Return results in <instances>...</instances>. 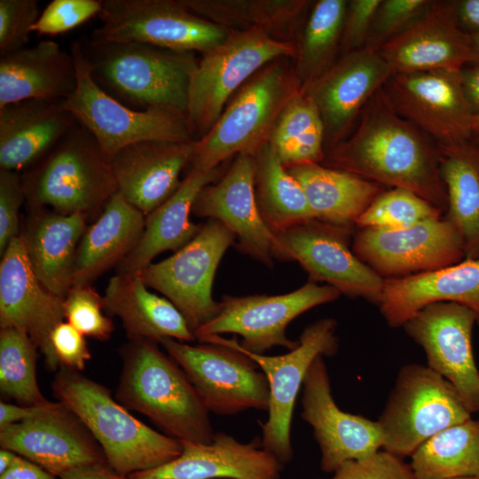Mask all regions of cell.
I'll return each instance as SVG.
<instances>
[{"label":"cell","instance_id":"6da1fadb","mask_svg":"<svg viewBox=\"0 0 479 479\" xmlns=\"http://www.w3.org/2000/svg\"><path fill=\"white\" fill-rule=\"evenodd\" d=\"M327 167L405 189L445 213L447 192L438 145L401 116L383 88L362 110L355 130L326 152Z\"/></svg>","mask_w":479,"mask_h":479},{"label":"cell","instance_id":"7a4b0ae2","mask_svg":"<svg viewBox=\"0 0 479 479\" xmlns=\"http://www.w3.org/2000/svg\"><path fill=\"white\" fill-rule=\"evenodd\" d=\"M158 345L140 339L122 346L116 400L177 440L210 443L215 432L209 411L185 371Z\"/></svg>","mask_w":479,"mask_h":479},{"label":"cell","instance_id":"3957f363","mask_svg":"<svg viewBox=\"0 0 479 479\" xmlns=\"http://www.w3.org/2000/svg\"><path fill=\"white\" fill-rule=\"evenodd\" d=\"M79 41L93 80L110 96L136 110L165 108L186 117L199 62L194 52L134 42Z\"/></svg>","mask_w":479,"mask_h":479},{"label":"cell","instance_id":"277c9868","mask_svg":"<svg viewBox=\"0 0 479 479\" xmlns=\"http://www.w3.org/2000/svg\"><path fill=\"white\" fill-rule=\"evenodd\" d=\"M58 401L68 407L99 444L108 467L130 475L177 458L182 445L133 416L104 385L60 366L51 383Z\"/></svg>","mask_w":479,"mask_h":479},{"label":"cell","instance_id":"5b68a950","mask_svg":"<svg viewBox=\"0 0 479 479\" xmlns=\"http://www.w3.org/2000/svg\"><path fill=\"white\" fill-rule=\"evenodd\" d=\"M21 177L31 208L63 215H95L118 192L110 161L78 122Z\"/></svg>","mask_w":479,"mask_h":479},{"label":"cell","instance_id":"8992f818","mask_svg":"<svg viewBox=\"0 0 479 479\" xmlns=\"http://www.w3.org/2000/svg\"><path fill=\"white\" fill-rule=\"evenodd\" d=\"M289 58L258 71L238 91L211 130L198 140L188 172L218 168L232 155H255L269 141L272 128L302 86Z\"/></svg>","mask_w":479,"mask_h":479},{"label":"cell","instance_id":"52a82bcc","mask_svg":"<svg viewBox=\"0 0 479 479\" xmlns=\"http://www.w3.org/2000/svg\"><path fill=\"white\" fill-rule=\"evenodd\" d=\"M295 43L276 39L260 27L232 30L227 39L202 53L192 74L186 121L194 140L216 124L233 93L269 63L294 59Z\"/></svg>","mask_w":479,"mask_h":479},{"label":"cell","instance_id":"ba28073f","mask_svg":"<svg viewBox=\"0 0 479 479\" xmlns=\"http://www.w3.org/2000/svg\"><path fill=\"white\" fill-rule=\"evenodd\" d=\"M70 52L77 84L66 100V108L95 137L110 161L121 149L144 141L194 140L185 114L165 108L135 110L106 93L93 80L79 40Z\"/></svg>","mask_w":479,"mask_h":479},{"label":"cell","instance_id":"9c48e42d","mask_svg":"<svg viewBox=\"0 0 479 479\" xmlns=\"http://www.w3.org/2000/svg\"><path fill=\"white\" fill-rule=\"evenodd\" d=\"M471 414L444 378L428 365H406L399 370L377 420L382 449L411 457L433 436L471 419Z\"/></svg>","mask_w":479,"mask_h":479},{"label":"cell","instance_id":"30bf717a","mask_svg":"<svg viewBox=\"0 0 479 479\" xmlns=\"http://www.w3.org/2000/svg\"><path fill=\"white\" fill-rule=\"evenodd\" d=\"M336 327L337 322L334 318L318 319L304 328L294 349L279 356L249 352L237 340L220 335L199 341L234 349L250 357L263 371L268 381L270 399L268 418L259 423L261 441L263 446L284 465L293 458L291 424L296 397L313 361L319 356L332 357L337 353Z\"/></svg>","mask_w":479,"mask_h":479},{"label":"cell","instance_id":"8fae6325","mask_svg":"<svg viewBox=\"0 0 479 479\" xmlns=\"http://www.w3.org/2000/svg\"><path fill=\"white\" fill-rule=\"evenodd\" d=\"M95 42H134L204 53L230 31L184 7L178 0H102Z\"/></svg>","mask_w":479,"mask_h":479},{"label":"cell","instance_id":"7c38bea8","mask_svg":"<svg viewBox=\"0 0 479 479\" xmlns=\"http://www.w3.org/2000/svg\"><path fill=\"white\" fill-rule=\"evenodd\" d=\"M235 236L224 224L208 219L197 235L171 256L152 263L137 275L160 292L183 314L193 334L215 317L214 278Z\"/></svg>","mask_w":479,"mask_h":479},{"label":"cell","instance_id":"4fadbf2b","mask_svg":"<svg viewBox=\"0 0 479 479\" xmlns=\"http://www.w3.org/2000/svg\"><path fill=\"white\" fill-rule=\"evenodd\" d=\"M159 344L185 371L209 412L232 415L248 409L268 410L267 379L247 355L216 343L189 345L164 338Z\"/></svg>","mask_w":479,"mask_h":479},{"label":"cell","instance_id":"5bb4252c","mask_svg":"<svg viewBox=\"0 0 479 479\" xmlns=\"http://www.w3.org/2000/svg\"><path fill=\"white\" fill-rule=\"evenodd\" d=\"M340 292L328 285L309 281L290 293L246 296L224 295L213 318L194 331L196 340L235 334L240 346L249 352L263 354L277 347L290 349L298 341L286 334L287 326L307 310L335 301Z\"/></svg>","mask_w":479,"mask_h":479},{"label":"cell","instance_id":"9a60e30c","mask_svg":"<svg viewBox=\"0 0 479 479\" xmlns=\"http://www.w3.org/2000/svg\"><path fill=\"white\" fill-rule=\"evenodd\" d=\"M351 231L313 219L276 233L273 256L297 262L311 282H324L340 294L378 304L384 279L349 247Z\"/></svg>","mask_w":479,"mask_h":479},{"label":"cell","instance_id":"2e32d148","mask_svg":"<svg viewBox=\"0 0 479 479\" xmlns=\"http://www.w3.org/2000/svg\"><path fill=\"white\" fill-rule=\"evenodd\" d=\"M355 255L384 279L430 272L465 259L462 238L444 216L403 229L361 228Z\"/></svg>","mask_w":479,"mask_h":479},{"label":"cell","instance_id":"e0dca14e","mask_svg":"<svg viewBox=\"0 0 479 479\" xmlns=\"http://www.w3.org/2000/svg\"><path fill=\"white\" fill-rule=\"evenodd\" d=\"M394 109L439 146L474 137L461 70L396 74L383 86Z\"/></svg>","mask_w":479,"mask_h":479},{"label":"cell","instance_id":"ac0fdd59","mask_svg":"<svg viewBox=\"0 0 479 479\" xmlns=\"http://www.w3.org/2000/svg\"><path fill=\"white\" fill-rule=\"evenodd\" d=\"M0 446L61 479L85 468L108 466L99 444L63 403L52 402L39 414L0 429Z\"/></svg>","mask_w":479,"mask_h":479},{"label":"cell","instance_id":"d6986e66","mask_svg":"<svg viewBox=\"0 0 479 479\" xmlns=\"http://www.w3.org/2000/svg\"><path fill=\"white\" fill-rule=\"evenodd\" d=\"M476 318L467 308L452 302L430 303L403 327L424 350L428 366L454 388L473 412H479V370L472 346Z\"/></svg>","mask_w":479,"mask_h":479},{"label":"cell","instance_id":"ffe728a7","mask_svg":"<svg viewBox=\"0 0 479 479\" xmlns=\"http://www.w3.org/2000/svg\"><path fill=\"white\" fill-rule=\"evenodd\" d=\"M302 390L301 416L313 429L324 472L334 473L344 462L365 458L382 448L377 420L344 412L336 404L322 356L309 368Z\"/></svg>","mask_w":479,"mask_h":479},{"label":"cell","instance_id":"44dd1931","mask_svg":"<svg viewBox=\"0 0 479 479\" xmlns=\"http://www.w3.org/2000/svg\"><path fill=\"white\" fill-rule=\"evenodd\" d=\"M64 318V299L38 280L20 234L9 243L0 263V327L28 335L43 354L46 369L57 372L60 365L51 334Z\"/></svg>","mask_w":479,"mask_h":479},{"label":"cell","instance_id":"7402d4cb","mask_svg":"<svg viewBox=\"0 0 479 479\" xmlns=\"http://www.w3.org/2000/svg\"><path fill=\"white\" fill-rule=\"evenodd\" d=\"M393 75L379 51L364 47L341 55L322 75L302 88L319 111L326 152L347 137L365 105Z\"/></svg>","mask_w":479,"mask_h":479},{"label":"cell","instance_id":"603a6c76","mask_svg":"<svg viewBox=\"0 0 479 479\" xmlns=\"http://www.w3.org/2000/svg\"><path fill=\"white\" fill-rule=\"evenodd\" d=\"M255 173L254 155H236L225 173L199 192L192 214L218 221L233 233L240 252L264 264H271L275 234L259 212Z\"/></svg>","mask_w":479,"mask_h":479},{"label":"cell","instance_id":"cb8c5ba5","mask_svg":"<svg viewBox=\"0 0 479 479\" xmlns=\"http://www.w3.org/2000/svg\"><path fill=\"white\" fill-rule=\"evenodd\" d=\"M378 51L394 75L461 70L472 63L471 37L459 24L457 1H433Z\"/></svg>","mask_w":479,"mask_h":479},{"label":"cell","instance_id":"d4e9b609","mask_svg":"<svg viewBox=\"0 0 479 479\" xmlns=\"http://www.w3.org/2000/svg\"><path fill=\"white\" fill-rule=\"evenodd\" d=\"M181 454L161 467L130 475L131 479H279L284 464L261 438L241 443L216 432L210 443L180 441Z\"/></svg>","mask_w":479,"mask_h":479},{"label":"cell","instance_id":"484cf974","mask_svg":"<svg viewBox=\"0 0 479 479\" xmlns=\"http://www.w3.org/2000/svg\"><path fill=\"white\" fill-rule=\"evenodd\" d=\"M194 144L144 141L121 149L110 161L118 192L146 216L178 188Z\"/></svg>","mask_w":479,"mask_h":479},{"label":"cell","instance_id":"4316f807","mask_svg":"<svg viewBox=\"0 0 479 479\" xmlns=\"http://www.w3.org/2000/svg\"><path fill=\"white\" fill-rule=\"evenodd\" d=\"M452 302L469 309L479 325V259L404 278L386 279L380 311L391 327H400L423 307Z\"/></svg>","mask_w":479,"mask_h":479},{"label":"cell","instance_id":"83f0119b","mask_svg":"<svg viewBox=\"0 0 479 479\" xmlns=\"http://www.w3.org/2000/svg\"><path fill=\"white\" fill-rule=\"evenodd\" d=\"M76 122L64 100L27 99L0 107V169L30 168Z\"/></svg>","mask_w":479,"mask_h":479},{"label":"cell","instance_id":"f1b7e54d","mask_svg":"<svg viewBox=\"0 0 479 479\" xmlns=\"http://www.w3.org/2000/svg\"><path fill=\"white\" fill-rule=\"evenodd\" d=\"M76 84L72 53L55 41L0 57V107L27 99L66 100Z\"/></svg>","mask_w":479,"mask_h":479},{"label":"cell","instance_id":"f546056e","mask_svg":"<svg viewBox=\"0 0 479 479\" xmlns=\"http://www.w3.org/2000/svg\"><path fill=\"white\" fill-rule=\"evenodd\" d=\"M221 166L210 170L190 171L175 192L145 216L143 233L134 249L116 266L119 274H137L161 253L177 252L187 245L202 225L190 219L199 192L217 180Z\"/></svg>","mask_w":479,"mask_h":479},{"label":"cell","instance_id":"4dcf8cb0","mask_svg":"<svg viewBox=\"0 0 479 479\" xmlns=\"http://www.w3.org/2000/svg\"><path fill=\"white\" fill-rule=\"evenodd\" d=\"M33 209V217L20 234L29 263L42 285L64 299L72 287L75 254L88 216Z\"/></svg>","mask_w":479,"mask_h":479},{"label":"cell","instance_id":"1f68e13d","mask_svg":"<svg viewBox=\"0 0 479 479\" xmlns=\"http://www.w3.org/2000/svg\"><path fill=\"white\" fill-rule=\"evenodd\" d=\"M105 310L117 316L130 340L160 342L171 338L184 342L196 340L188 322L167 298L151 293L137 274L113 276L107 284Z\"/></svg>","mask_w":479,"mask_h":479},{"label":"cell","instance_id":"d6a6232c","mask_svg":"<svg viewBox=\"0 0 479 479\" xmlns=\"http://www.w3.org/2000/svg\"><path fill=\"white\" fill-rule=\"evenodd\" d=\"M145 223V216L117 192L80 240L72 287L91 285L117 266L137 246Z\"/></svg>","mask_w":479,"mask_h":479},{"label":"cell","instance_id":"836d02e7","mask_svg":"<svg viewBox=\"0 0 479 479\" xmlns=\"http://www.w3.org/2000/svg\"><path fill=\"white\" fill-rule=\"evenodd\" d=\"M301 185L316 219L343 227L357 219L385 190L383 185L320 163L287 168Z\"/></svg>","mask_w":479,"mask_h":479},{"label":"cell","instance_id":"e575fe53","mask_svg":"<svg viewBox=\"0 0 479 479\" xmlns=\"http://www.w3.org/2000/svg\"><path fill=\"white\" fill-rule=\"evenodd\" d=\"M440 169L447 192L444 216L460 234L465 259H479V142L439 146Z\"/></svg>","mask_w":479,"mask_h":479},{"label":"cell","instance_id":"d590c367","mask_svg":"<svg viewBox=\"0 0 479 479\" xmlns=\"http://www.w3.org/2000/svg\"><path fill=\"white\" fill-rule=\"evenodd\" d=\"M178 2L194 14L229 31L255 27L276 39L290 43L292 42L288 38L291 39L294 35L299 19L310 4L306 0H178Z\"/></svg>","mask_w":479,"mask_h":479},{"label":"cell","instance_id":"8d00e7d4","mask_svg":"<svg viewBox=\"0 0 479 479\" xmlns=\"http://www.w3.org/2000/svg\"><path fill=\"white\" fill-rule=\"evenodd\" d=\"M255 160L257 207L274 234L316 219L301 185L283 166L269 142L258 150Z\"/></svg>","mask_w":479,"mask_h":479},{"label":"cell","instance_id":"74e56055","mask_svg":"<svg viewBox=\"0 0 479 479\" xmlns=\"http://www.w3.org/2000/svg\"><path fill=\"white\" fill-rule=\"evenodd\" d=\"M411 458L416 479H479V420L471 418L437 433Z\"/></svg>","mask_w":479,"mask_h":479},{"label":"cell","instance_id":"f35d334b","mask_svg":"<svg viewBox=\"0 0 479 479\" xmlns=\"http://www.w3.org/2000/svg\"><path fill=\"white\" fill-rule=\"evenodd\" d=\"M268 142L286 168L324 161L323 121L317 106L302 89L282 109Z\"/></svg>","mask_w":479,"mask_h":479},{"label":"cell","instance_id":"ab89813d","mask_svg":"<svg viewBox=\"0 0 479 479\" xmlns=\"http://www.w3.org/2000/svg\"><path fill=\"white\" fill-rule=\"evenodd\" d=\"M347 5L346 0H319L313 4L295 43L294 69L302 88L337 60Z\"/></svg>","mask_w":479,"mask_h":479},{"label":"cell","instance_id":"60d3db41","mask_svg":"<svg viewBox=\"0 0 479 479\" xmlns=\"http://www.w3.org/2000/svg\"><path fill=\"white\" fill-rule=\"evenodd\" d=\"M37 347L23 332L0 330V392L21 405L51 403L41 392L36 379Z\"/></svg>","mask_w":479,"mask_h":479},{"label":"cell","instance_id":"b9f144b4","mask_svg":"<svg viewBox=\"0 0 479 479\" xmlns=\"http://www.w3.org/2000/svg\"><path fill=\"white\" fill-rule=\"evenodd\" d=\"M444 212L405 189L381 192L357 219L361 228L403 229L424 220L440 218Z\"/></svg>","mask_w":479,"mask_h":479},{"label":"cell","instance_id":"7bdbcfd3","mask_svg":"<svg viewBox=\"0 0 479 479\" xmlns=\"http://www.w3.org/2000/svg\"><path fill=\"white\" fill-rule=\"evenodd\" d=\"M105 300L91 285L73 286L64 298L65 318L82 333L98 341L111 338L114 326L104 314Z\"/></svg>","mask_w":479,"mask_h":479},{"label":"cell","instance_id":"ee69618b","mask_svg":"<svg viewBox=\"0 0 479 479\" xmlns=\"http://www.w3.org/2000/svg\"><path fill=\"white\" fill-rule=\"evenodd\" d=\"M430 0H382L366 40L365 48L379 51L400 35L432 4Z\"/></svg>","mask_w":479,"mask_h":479},{"label":"cell","instance_id":"f6af8a7d","mask_svg":"<svg viewBox=\"0 0 479 479\" xmlns=\"http://www.w3.org/2000/svg\"><path fill=\"white\" fill-rule=\"evenodd\" d=\"M41 12L37 0H0L1 56L27 47Z\"/></svg>","mask_w":479,"mask_h":479},{"label":"cell","instance_id":"bcb514c9","mask_svg":"<svg viewBox=\"0 0 479 479\" xmlns=\"http://www.w3.org/2000/svg\"><path fill=\"white\" fill-rule=\"evenodd\" d=\"M102 10V0H52L42 11L32 32L44 35L66 33Z\"/></svg>","mask_w":479,"mask_h":479},{"label":"cell","instance_id":"7dc6e473","mask_svg":"<svg viewBox=\"0 0 479 479\" xmlns=\"http://www.w3.org/2000/svg\"><path fill=\"white\" fill-rule=\"evenodd\" d=\"M330 479H416L411 464L385 450L342 464Z\"/></svg>","mask_w":479,"mask_h":479},{"label":"cell","instance_id":"c3c4849f","mask_svg":"<svg viewBox=\"0 0 479 479\" xmlns=\"http://www.w3.org/2000/svg\"><path fill=\"white\" fill-rule=\"evenodd\" d=\"M22 177L0 169V255L19 233V213L25 200Z\"/></svg>","mask_w":479,"mask_h":479},{"label":"cell","instance_id":"681fc988","mask_svg":"<svg viewBox=\"0 0 479 479\" xmlns=\"http://www.w3.org/2000/svg\"><path fill=\"white\" fill-rule=\"evenodd\" d=\"M381 1H348L340 46L342 55L365 47L374 15Z\"/></svg>","mask_w":479,"mask_h":479},{"label":"cell","instance_id":"f907efd6","mask_svg":"<svg viewBox=\"0 0 479 479\" xmlns=\"http://www.w3.org/2000/svg\"><path fill=\"white\" fill-rule=\"evenodd\" d=\"M51 343L60 366L82 372L91 357L85 336L68 322L54 328Z\"/></svg>","mask_w":479,"mask_h":479},{"label":"cell","instance_id":"816d5d0a","mask_svg":"<svg viewBox=\"0 0 479 479\" xmlns=\"http://www.w3.org/2000/svg\"><path fill=\"white\" fill-rule=\"evenodd\" d=\"M0 479H59L37 464L19 455L13 465Z\"/></svg>","mask_w":479,"mask_h":479},{"label":"cell","instance_id":"f5cc1de1","mask_svg":"<svg viewBox=\"0 0 479 479\" xmlns=\"http://www.w3.org/2000/svg\"><path fill=\"white\" fill-rule=\"evenodd\" d=\"M52 403V402H51ZM21 405L6 402H0V429L7 426L22 422L39 414L46 406L50 405Z\"/></svg>","mask_w":479,"mask_h":479},{"label":"cell","instance_id":"db71d44e","mask_svg":"<svg viewBox=\"0 0 479 479\" xmlns=\"http://www.w3.org/2000/svg\"><path fill=\"white\" fill-rule=\"evenodd\" d=\"M464 91L474 115H479V65L461 69Z\"/></svg>","mask_w":479,"mask_h":479},{"label":"cell","instance_id":"11a10c76","mask_svg":"<svg viewBox=\"0 0 479 479\" xmlns=\"http://www.w3.org/2000/svg\"><path fill=\"white\" fill-rule=\"evenodd\" d=\"M457 16L460 27L468 34L479 31V0L457 1Z\"/></svg>","mask_w":479,"mask_h":479},{"label":"cell","instance_id":"9f6ffc18","mask_svg":"<svg viewBox=\"0 0 479 479\" xmlns=\"http://www.w3.org/2000/svg\"><path fill=\"white\" fill-rule=\"evenodd\" d=\"M61 479H131L129 475H122L108 466L95 467L73 472Z\"/></svg>","mask_w":479,"mask_h":479},{"label":"cell","instance_id":"6f0895ef","mask_svg":"<svg viewBox=\"0 0 479 479\" xmlns=\"http://www.w3.org/2000/svg\"><path fill=\"white\" fill-rule=\"evenodd\" d=\"M19 454L16 452L1 448L0 450V475L6 472L15 462Z\"/></svg>","mask_w":479,"mask_h":479},{"label":"cell","instance_id":"680465c9","mask_svg":"<svg viewBox=\"0 0 479 479\" xmlns=\"http://www.w3.org/2000/svg\"><path fill=\"white\" fill-rule=\"evenodd\" d=\"M472 63L471 65H479V31L470 34Z\"/></svg>","mask_w":479,"mask_h":479},{"label":"cell","instance_id":"91938a15","mask_svg":"<svg viewBox=\"0 0 479 479\" xmlns=\"http://www.w3.org/2000/svg\"><path fill=\"white\" fill-rule=\"evenodd\" d=\"M472 131L473 135L479 136V115H474L472 120Z\"/></svg>","mask_w":479,"mask_h":479},{"label":"cell","instance_id":"94428289","mask_svg":"<svg viewBox=\"0 0 479 479\" xmlns=\"http://www.w3.org/2000/svg\"><path fill=\"white\" fill-rule=\"evenodd\" d=\"M452 479H477L474 477H460V478H452Z\"/></svg>","mask_w":479,"mask_h":479},{"label":"cell","instance_id":"6125c7cd","mask_svg":"<svg viewBox=\"0 0 479 479\" xmlns=\"http://www.w3.org/2000/svg\"><path fill=\"white\" fill-rule=\"evenodd\" d=\"M474 138L479 142V136H475Z\"/></svg>","mask_w":479,"mask_h":479}]
</instances>
